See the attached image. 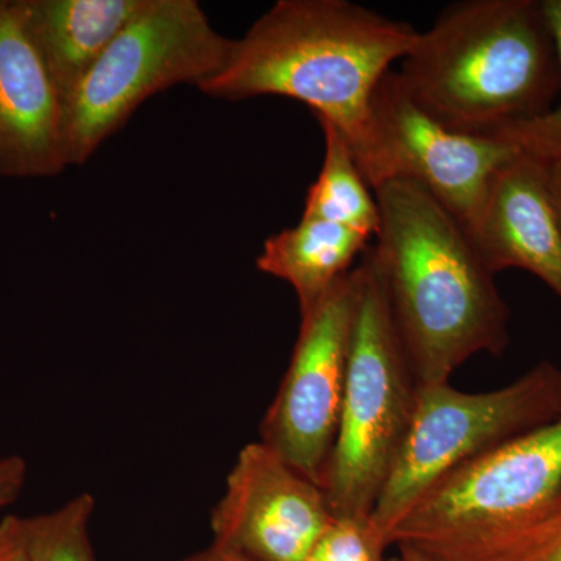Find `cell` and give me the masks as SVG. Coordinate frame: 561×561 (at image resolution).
Listing matches in <instances>:
<instances>
[{
  "label": "cell",
  "mask_w": 561,
  "mask_h": 561,
  "mask_svg": "<svg viewBox=\"0 0 561 561\" xmlns=\"http://www.w3.org/2000/svg\"><path fill=\"white\" fill-rule=\"evenodd\" d=\"M559 54L561 69V0H542ZM496 138L511 142L526 157L552 164L561 161V101L540 117L511 125Z\"/></svg>",
  "instance_id": "obj_17"
},
{
  "label": "cell",
  "mask_w": 561,
  "mask_h": 561,
  "mask_svg": "<svg viewBox=\"0 0 561 561\" xmlns=\"http://www.w3.org/2000/svg\"><path fill=\"white\" fill-rule=\"evenodd\" d=\"M360 284L357 265L302 313L289 368L261 423V442L320 486L337 437Z\"/></svg>",
  "instance_id": "obj_9"
},
{
  "label": "cell",
  "mask_w": 561,
  "mask_h": 561,
  "mask_svg": "<svg viewBox=\"0 0 561 561\" xmlns=\"http://www.w3.org/2000/svg\"><path fill=\"white\" fill-rule=\"evenodd\" d=\"M231 47L195 0H149L62 103L66 164H84L158 92L216 76Z\"/></svg>",
  "instance_id": "obj_6"
},
{
  "label": "cell",
  "mask_w": 561,
  "mask_h": 561,
  "mask_svg": "<svg viewBox=\"0 0 561 561\" xmlns=\"http://www.w3.org/2000/svg\"><path fill=\"white\" fill-rule=\"evenodd\" d=\"M61 103L149 0H20Z\"/></svg>",
  "instance_id": "obj_13"
},
{
  "label": "cell",
  "mask_w": 561,
  "mask_h": 561,
  "mask_svg": "<svg viewBox=\"0 0 561 561\" xmlns=\"http://www.w3.org/2000/svg\"><path fill=\"white\" fill-rule=\"evenodd\" d=\"M548 186L561 221V161L548 164Z\"/></svg>",
  "instance_id": "obj_23"
},
{
  "label": "cell",
  "mask_w": 561,
  "mask_h": 561,
  "mask_svg": "<svg viewBox=\"0 0 561 561\" xmlns=\"http://www.w3.org/2000/svg\"><path fill=\"white\" fill-rule=\"evenodd\" d=\"M467 234L494 276L522 268L561 300V221L546 162L519 153L502 168Z\"/></svg>",
  "instance_id": "obj_12"
},
{
  "label": "cell",
  "mask_w": 561,
  "mask_h": 561,
  "mask_svg": "<svg viewBox=\"0 0 561 561\" xmlns=\"http://www.w3.org/2000/svg\"><path fill=\"white\" fill-rule=\"evenodd\" d=\"M519 153L496 136L443 127L409 98L391 69L373 95L370 150L359 169L373 191L391 180L419 184L467 231L497 173Z\"/></svg>",
  "instance_id": "obj_8"
},
{
  "label": "cell",
  "mask_w": 561,
  "mask_h": 561,
  "mask_svg": "<svg viewBox=\"0 0 561 561\" xmlns=\"http://www.w3.org/2000/svg\"><path fill=\"white\" fill-rule=\"evenodd\" d=\"M317 121L324 136L323 165L306 195L302 217L331 221L376 238L381 214L375 192L362 175L342 133L330 122Z\"/></svg>",
  "instance_id": "obj_15"
},
{
  "label": "cell",
  "mask_w": 561,
  "mask_h": 561,
  "mask_svg": "<svg viewBox=\"0 0 561 561\" xmlns=\"http://www.w3.org/2000/svg\"><path fill=\"white\" fill-rule=\"evenodd\" d=\"M94 507V497L83 493L57 511L22 518L28 560L95 561L90 538Z\"/></svg>",
  "instance_id": "obj_16"
},
{
  "label": "cell",
  "mask_w": 561,
  "mask_h": 561,
  "mask_svg": "<svg viewBox=\"0 0 561 561\" xmlns=\"http://www.w3.org/2000/svg\"><path fill=\"white\" fill-rule=\"evenodd\" d=\"M397 559L390 561H432L430 557L424 556L423 552L416 551L415 548H411V546H398Z\"/></svg>",
  "instance_id": "obj_24"
},
{
  "label": "cell",
  "mask_w": 561,
  "mask_h": 561,
  "mask_svg": "<svg viewBox=\"0 0 561 561\" xmlns=\"http://www.w3.org/2000/svg\"><path fill=\"white\" fill-rule=\"evenodd\" d=\"M181 561H249L242 559L238 553L227 551V549L220 548V546L210 545L205 551L195 553V556L187 557V559Z\"/></svg>",
  "instance_id": "obj_22"
},
{
  "label": "cell",
  "mask_w": 561,
  "mask_h": 561,
  "mask_svg": "<svg viewBox=\"0 0 561 561\" xmlns=\"http://www.w3.org/2000/svg\"><path fill=\"white\" fill-rule=\"evenodd\" d=\"M387 549L371 518H335L305 561H387Z\"/></svg>",
  "instance_id": "obj_19"
},
{
  "label": "cell",
  "mask_w": 561,
  "mask_h": 561,
  "mask_svg": "<svg viewBox=\"0 0 561 561\" xmlns=\"http://www.w3.org/2000/svg\"><path fill=\"white\" fill-rule=\"evenodd\" d=\"M560 419L561 368L552 362L483 393L456 390L449 382L420 386L411 430L371 523L389 546L390 531L402 516L448 472Z\"/></svg>",
  "instance_id": "obj_7"
},
{
  "label": "cell",
  "mask_w": 561,
  "mask_h": 561,
  "mask_svg": "<svg viewBox=\"0 0 561 561\" xmlns=\"http://www.w3.org/2000/svg\"><path fill=\"white\" fill-rule=\"evenodd\" d=\"M381 225L370 253L420 386L449 382L479 353L511 343V309L449 210L408 180L373 191Z\"/></svg>",
  "instance_id": "obj_1"
},
{
  "label": "cell",
  "mask_w": 561,
  "mask_h": 561,
  "mask_svg": "<svg viewBox=\"0 0 561 561\" xmlns=\"http://www.w3.org/2000/svg\"><path fill=\"white\" fill-rule=\"evenodd\" d=\"M27 479V463L20 456L0 459V508L13 504L20 497Z\"/></svg>",
  "instance_id": "obj_20"
},
{
  "label": "cell",
  "mask_w": 561,
  "mask_h": 561,
  "mask_svg": "<svg viewBox=\"0 0 561 561\" xmlns=\"http://www.w3.org/2000/svg\"><path fill=\"white\" fill-rule=\"evenodd\" d=\"M370 239L342 225L301 217L297 227L265 241L256 265L262 273L290 284L302 316L353 271L354 260Z\"/></svg>",
  "instance_id": "obj_14"
},
{
  "label": "cell",
  "mask_w": 561,
  "mask_h": 561,
  "mask_svg": "<svg viewBox=\"0 0 561 561\" xmlns=\"http://www.w3.org/2000/svg\"><path fill=\"white\" fill-rule=\"evenodd\" d=\"M337 437L323 489L335 518H371L415 413L420 383L368 250Z\"/></svg>",
  "instance_id": "obj_4"
},
{
  "label": "cell",
  "mask_w": 561,
  "mask_h": 561,
  "mask_svg": "<svg viewBox=\"0 0 561 561\" xmlns=\"http://www.w3.org/2000/svg\"><path fill=\"white\" fill-rule=\"evenodd\" d=\"M334 522L323 489L262 442L239 453L210 513L213 545L249 561H305Z\"/></svg>",
  "instance_id": "obj_10"
},
{
  "label": "cell",
  "mask_w": 561,
  "mask_h": 561,
  "mask_svg": "<svg viewBox=\"0 0 561 561\" xmlns=\"http://www.w3.org/2000/svg\"><path fill=\"white\" fill-rule=\"evenodd\" d=\"M561 497V419L448 472L402 516L389 546L432 561H471Z\"/></svg>",
  "instance_id": "obj_5"
},
{
  "label": "cell",
  "mask_w": 561,
  "mask_h": 561,
  "mask_svg": "<svg viewBox=\"0 0 561 561\" xmlns=\"http://www.w3.org/2000/svg\"><path fill=\"white\" fill-rule=\"evenodd\" d=\"M397 72L432 119L472 136H496L540 117L561 94L559 54L542 0L454 3L420 32Z\"/></svg>",
  "instance_id": "obj_3"
},
{
  "label": "cell",
  "mask_w": 561,
  "mask_h": 561,
  "mask_svg": "<svg viewBox=\"0 0 561 561\" xmlns=\"http://www.w3.org/2000/svg\"><path fill=\"white\" fill-rule=\"evenodd\" d=\"M0 561H31L20 516L9 515L0 522Z\"/></svg>",
  "instance_id": "obj_21"
},
{
  "label": "cell",
  "mask_w": 561,
  "mask_h": 561,
  "mask_svg": "<svg viewBox=\"0 0 561 561\" xmlns=\"http://www.w3.org/2000/svg\"><path fill=\"white\" fill-rule=\"evenodd\" d=\"M66 168L60 94L20 0H0V175L47 179Z\"/></svg>",
  "instance_id": "obj_11"
},
{
  "label": "cell",
  "mask_w": 561,
  "mask_h": 561,
  "mask_svg": "<svg viewBox=\"0 0 561 561\" xmlns=\"http://www.w3.org/2000/svg\"><path fill=\"white\" fill-rule=\"evenodd\" d=\"M419 35L348 0H279L232 41L224 68L197 88L225 101L279 95L302 102L342 133L360 168L370 150L376 88Z\"/></svg>",
  "instance_id": "obj_2"
},
{
  "label": "cell",
  "mask_w": 561,
  "mask_h": 561,
  "mask_svg": "<svg viewBox=\"0 0 561 561\" xmlns=\"http://www.w3.org/2000/svg\"><path fill=\"white\" fill-rule=\"evenodd\" d=\"M471 561H561V497L540 518L493 542Z\"/></svg>",
  "instance_id": "obj_18"
}]
</instances>
